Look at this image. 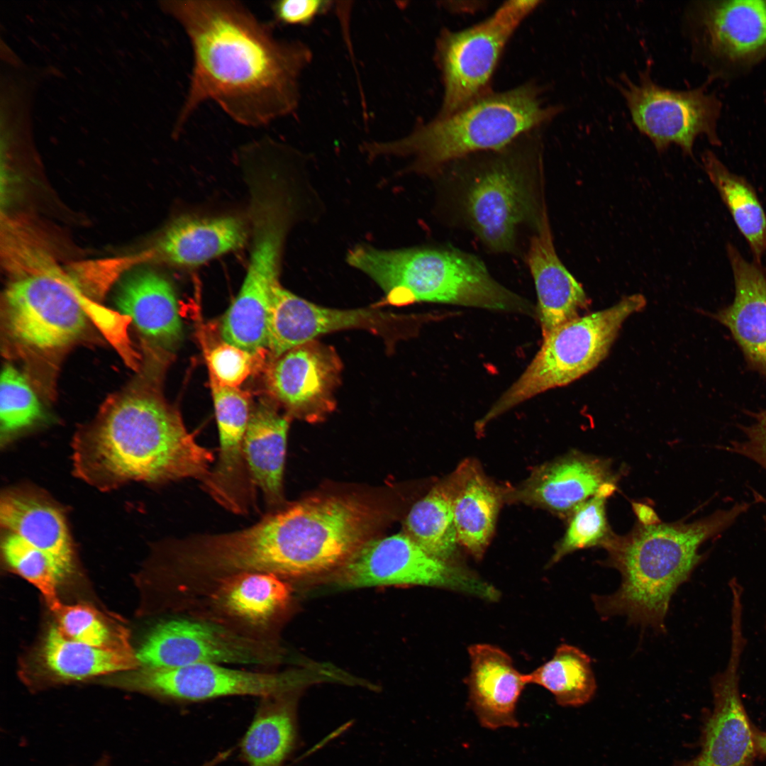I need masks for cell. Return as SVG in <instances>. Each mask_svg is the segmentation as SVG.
<instances>
[{"label":"cell","instance_id":"6da1fadb","mask_svg":"<svg viewBox=\"0 0 766 766\" xmlns=\"http://www.w3.org/2000/svg\"><path fill=\"white\" fill-rule=\"evenodd\" d=\"M160 6L184 30L192 52L176 136L208 101L250 128L295 112L301 76L313 58L305 43L279 38L271 21L262 22L239 1L170 0Z\"/></svg>","mask_w":766,"mask_h":766},{"label":"cell","instance_id":"7402d4cb","mask_svg":"<svg viewBox=\"0 0 766 766\" xmlns=\"http://www.w3.org/2000/svg\"><path fill=\"white\" fill-rule=\"evenodd\" d=\"M527 262L537 293V317L543 338L558 326L579 316V312L589 304L582 284L556 252L544 209L530 242Z\"/></svg>","mask_w":766,"mask_h":766},{"label":"cell","instance_id":"ab89813d","mask_svg":"<svg viewBox=\"0 0 766 766\" xmlns=\"http://www.w3.org/2000/svg\"><path fill=\"white\" fill-rule=\"evenodd\" d=\"M333 1L328 0H279L270 3V9L275 26H308L318 17L333 8Z\"/></svg>","mask_w":766,"mask_h":766},{"label":"cell","instance_id":"d4e9b609","mask_svg":"<svg viewBox=\"0 0 766 766\" xmlns=\"http://www.w3.org/2000/svg\"><path fill=\"white\" fill-rule=\"evenodd\" d=\"M116 304L149 339L168 347L180 340L182 323L177 296L162 275L148 270L131 274L120 284Z\"/></svg>","mask_w":766,"mask_h":766},{"label":"cell","instance_id":"ac0fdd59","mask_svg":"<svg viewBox=\"0 0 766 766\" xmlns=\"http://www.w3.org/2000/svg\"><path fill=\"white\" fill-rule=\"evenodd\" d=\"M342 370L335 348L315 340L274 358L267 374V386L289 417L316 423L335 408V392Z\"/></svg>","mask_w":766,"mask_h":766},{"label":"cell","instance_id":"f546056e","mask_svg":"<svg viewBox=\"0 0 766 766\" xmlns=\"http://www.w3.org/2000/svg\"><path fill=\"white\" fill-rule=\"evenodd\" d=\"M453 516L458 543L480 559L495 526L502 495L472 462L455 471Z\"/></svg>","mask_w":766,"mask_h":766},{"label":"cell","instance_id":"4dcf8cb0","mask_svg":"<svg viewBox=\"0 0 766 766\" xmlns=\"http://www.w3.org/2000/svg\"><path fill=\"white\" fill-rule=\"evenodd\" d=\"M45 666L55 676L67 680L126 670L140 665L128 646L100 648L78 642L65 636L57 626L48 631L43 646Z\"/></svg>","mask_w":766,"mask_h":766},{"label":"cell","instance_id":"d6a6232c","mask_svg":"<svg viewBox=\"0 0 766 766\" xmlns=\"http://www.w3.org/2000/svg\"><path fill=\"white\" fill-rule=\"evenodd\" d=\"M704 169L747 240L755 262L766 251V213L753 187L731 172L711 150L701 155Z\"/></svg>","mask_w":766,"mask_h":766},{"label":"cell","instance_id":"9a60e30c","mask_svg":"<svg viewBox=\"0 0 766 766\" xmlns=\"http://www.w3.org/2000/svg\"><path fill=\"white\" fill-rule=\"evenodd\" d=\"M301 684L296 672L250 671L206 663L143 668L126 680L131 689L178 704L232 696L263 698L296 692Z\"/></svg>","mask_w":766,"mask_h":766},{"label":"cell","instance_id":"603a6c76","mask_svg":"<svg viewBox=\"0 0 766 766\" xmlns=\"http://www.w3.org/2000/svg\"><path fill=\"white\" fill-rule=\"evenodd\" d=\"M727 254L735 282L731 304L713 317L731 332L750 367L766 378V271L731 244Z\"/></svg>","mask_w":766,"mask_h":766},{"label":"cell","instance_id":"7bdbcfd3","mask_svg":"<svg viewBox=\"0 0 766 766\" xmlns=\"http://www.w3.org/2000/svg\"><path fill=\"white\" fill-rule=\"evenodd\" d=\"M753 738L757 755L766 756V731H762L755 726Z\"/></svg>","mask_w":766,"mask_h":766},{"label":"cell","instance_id":"5b68a950","mask_svg":"<svg viewBox=\"0 0 766 766\" xmlns=\"http://www.w3.org/2000/svg\"><path fill=\"white\" fill-rule=\"evenodd\" d=\"M347 261L371 278L394 306L433 302L537 317L529 300L496 282L478 257L459 250L360 245L349 251Z\"/></svg>","mask_w":766,"mask_h":766},{"label":"cell","instance_id":"1f68e13d","mask_svg":"<svg viewBox=\"0 0 766 766\" xmlns=\"http://www.w3.org/2000/svg\"><path fill=\"white\" fill-rule=\"evenodd\" d=\"M455 472L437 484L411 509L404 533L431 555L448 562L458 543L453 516Z\"/></svg>","mask_w":766,"mask_h":766},{"label":"cell","instance_id":"74e56055","mask_svg":"<svg viewBox=\"0 0 766 766\" xmlns=\"http://www.w3.org/2000/svg\"><path fill=\"white\" fill-rule=\"evenodd\" d=\"M62 633L74 640L100 648L128 646L106 618L86 604L64 605L55 613Z\"/></svg>","mask_w":766,"mask_h":766},{"label":"cell","instance_id":"d6986e66","mask_svg":"<svg viewBox=\"0 0 766 766\" xmlns=\"http://www.w3.org/2000/svg\"><path fill=\"white\" fill-rule=\"evenodd\" d=\"M396 322L394 313L373 308L338 309L318 306L278 284L274 289L267 328V344L276 358L318 336L348 329H366L387 335Z\"/></svg>","mask_w":766,"mask_h":766},{"label":"cell","instance_id":"8fae6325","mask_svg":"<svg viewBox=\"0 0 766 766\" xmlns=\"http://www.w3.org/2000/svg\"><path fill=\"white\" fill-rule=\"evenodd\" d=\"M538 1H509L484 21L460 31L443 33L436 58L444 94L438 116H445L486 94L500 55Z\"/></svg>","mask_w":766,"mask_h":766},{"label":"cell","instance_id":"7a4b0ae2","mask_svg":"<svg viewBox=\"0 0 766 766\" xmlns=\"http://www.w3.org/2000/svg\"><path fill=\"white\" fill-rule=\"evenodd\" d=\"M73 450L77 475L101 490L131 481L201 482L214 461L213 452L195 440L177 413L136 391L106 403L76 435Z\"/></svg>","mask_w":766,"mask_h":766},{"label":"cell","instance_id":"f35d334b","mask_svg":"<svg viewBox=\"0 0 766 766\" xmlns=\"http://www.w3.org/2000/svg\"><path fill=\"white\" fill-rule=\"evenodd\" d=\"M254 355L223 341L207 356L211 380L222 387H236L250 375Z\"/></svg>","mask_w":766,"mask_h":766},{"label":"cell","instance_id":"52a82bcc","mask_svg":"<svg viewBox=\"0 0 766 766\" xmlns=\"http://www.w3.org/2000/svg\"><path fill=\"white\" fill-rule=\"evenodd\" d=\"M646 305L640 294L626 296L613 306L578 316L543 338L520 377L477 421L480 429L509 410L549 389L587 374L608 354L624 321Z\"/></svg>","mask_w":766,"mask_h":766},{"label":"cell","instance_id":"83f0119b","mask_svg":"<svg viewBox=\"0 0 766 766\" xmlns=\"http://www.w3.org/2000/svg\"><path fill=\"white\" fill-rule=\"evenodd\" d=\"M289 417L269 406L251 411L244 436L243 455L250 479L266 504L283 501V476Z\"/></svg>","mask_w":766,"mask_h":766},{"label":"cell","instance_id":"cb8c5ba5","mask_svg":"<svg viewBox=\"0 0 766 766\" xmlns=\"http://www.w3.org/2000/svg\"><path fill=\"white\" fill-rule=\"evenodd\" d=\"M468 653L469 700L479 723L490 729L518 727L516 709L528 684L526 675L520 673L511 657L496 646L474 644L469 647Z\"/></svg>","mask_w":766,"mask_h":766},{"label":"cell","instance_id":"ba28073f","mask_svg":"<svg viewBox=\"0 0 766 766\" xmlns=\"http://www.w3.org/2000/svg\"><path fill=\"white\" fill-rule=\"evenodd\" d=\"M43 256L17 269L3 314L6 336L17 349L51 356L79 340L88 319L80 289Z\"/></svg>","mask_w":766,"mask_h":766},{"label":"cell","instance_id":"4fadbf2b","mask_svg":"<svg viewBox=\"0 0 766 766\" xmlns=\"http://www.w3.org/2000/svg\"><path fill=\"white\" fill-rule=\"evenodd\" d=\"M347 584L356 587L423 585L494 600L492 585L426 552L405 533L367 540L344 563Z\"/></svg>","mask_w":766,"mask_h":766},{"label":"cell","instance_id":"b9f144b4","mask_svg":"<svg viewBox=\"0 0 766 766\" xmlns=\"http://www.w3.org/2000/svg\"><path fill=\"white\" fill-rule=\"evenodd\" d=\"M633 506L640 523L650 525L660 522L655 511L648 506L635 503Z\"/></svg>","mask_w":766,"mask_h":766},{"label":"cell","instance_id":"484cf974","mask_svg":"<svg viewBox=\"0 0 766 766\" xmlns=\"http://www.w3.org/2000/svg\"><path fill=\"white\" fill-rule=\"evenodd\" d=\"M1 526L52 557L67 574L73 567V550L62 511L39 494L11 492L0 503Z\"/></svg>","mask_w":766,"mask_h":766},{"label":"cell","instance_id":"3957f363","mask_svg":"<svg viewBox=\"0 0 766 766\" xmlns=\"http://www.w3.org/2000/svg\"><path fill=\"white\" fill-rule=\"evenodd\" d=\"M750 505L737 502L692 523H638L629 533L616 535L605 548V562L621 573V582L614 593L593 596L598 614L623 616L631 623L663 632L672 595L704 559L701 545L731 526Z\"/></svg>","mask_w":766,"mask_h":766},{"label":"cell","instance_id":"bcb514c9","mask_svg":"<svg viewBox=\"0 0 766 766\" xmlns=\"http://www.w3.org/2000/svg\"><path fill=\"white\" fill-rule=\"evenodd\" d=\"M201 766H212V764L210 762H206L205 764H204L203 765H201Z\"/></svg>","mask_w":766,"mask_h":766},{"label":"cell","instance_id":"5bb4252c","mask_svg":"<svg viewBox=\"0 0 766 766\" xmlns=\"http://www.w3.org/2000/svg\"><path fill=\"white\" fill-rule=\"evenodd\" d=\"M475 176L462 196L467 223L489 249L511 252L518 228L536 213L528 171L521 159L504 155Z\"/></svg>","mask_w":766,"mask_h":766},{"label":"cell","instance_id":"f1b7e54d","mask_svg":"<svg viewBox=\"0 0 766 766\" xmlns=\"http://www.w3.org/2000/svg\"><path fill=\"white\" fill-rule=\"evenodd\" d=\"M294 694L260 698L240 742V757L247 766H284L299 748Z\"/></svg>","mask_w":766,"mask_h":766},{"label":"cell","instance_id":"60d3db41","mask_svg":"<svg viewBox=\"0 0 766 766\" xmlns=\"http://www.w3.org/2000/svg\"><path fill=\"white\" fill-rule=\"evenodd\" d=\"M748 414L753 421L750 425L739 426L743 440L730 441L719 449L748 458L766 470V409Z\"/></svg>","mask_w":766,"mask_h":766},{"label":"cell","instance_id":"4316f807","mask_svg":"<svg viewBox=\"0 0 766 766\" xmlns=\"http://www.w3.org/2000/svg\"><path fill=\"white\" fill-rule=\"evenodd\" d=\"M246 238V226L238 217H186L170 225L155 251L169 263L191 267L240 248Z\"/></svg>","mask_w":766,"mask_h":766},{"label":"cell","instance_id":"7c38bea8","mask_svg":"<svg viewBox=\"0 0 766 766\" xmlns=\"http://www.w3.org/2000/svg\"><path fill=\"white\" fill-rule=\"evenodd\" d=\"M135 655L140 666L147 669L201 663L267 667L282 658L276 642L247 638L212 621L184 615L167 616L155 625Z\"/></svg>","mask_w":766,"mask_h":766},{"label":"cell","instance_id":"e0dca14e","mask_svg":"<svg viewBox=\"0 0 766 766\" xmlns=\"http://www.w3.org/2000/svg\"><path fill=\"white\" fill-rule=\"evenodd\" d=\"M731 648L725 669L711 682L713 708L706 718L701 750L673 766H755L757 753L751 723L740 692V666L746 640L743 618H731Z\"/></svg>","mask_w":766,"mask_h":766},{"label":"cell","instance_id":"44dd1931","mask_svg":"<svg viewBox=\"0 0 766 766\" xmlns=\"http://www.w3.org/2000/svg\"><path fill=\"white\" fill-rule=\"evenodd\" d=\"M617 478L610 460L572 453L535 472L513 499L570 516L603 485L616 482Z\"/></svg>","mask_w":766,"mask_h":766},{"label":"cell","instance_id":"8d00e7d4","mask_svg":"<svg viewBox=\"0 0 766 766\" xmlns=\"http://www.w3.org/2000/svg\"><path fill=\"white\" fill-rule=\"evenodd\" d=\"M42 416L40 403L25 377L11 365L1 376V437L5 441L32 426Z\"/></svg>","mask_w":766,"mask_h":766},{"label":"cell","instance_id":"ffe728a7","mask_svg":"<svg viewBox=\"0 0 766 766\" xmlns=\"http://www.w3.org/2000/svg\"><path fill=\"white\" fill-rule=\"evenodd\" d=\"M220 448L216 465L201 487L218 504L236 514L255 506V488L244 458L243 440L250 416L248 395L211 380Z\"/></svg>","mask_w":766,"mask_h":766},{"label":"cell","instance_id":"277c9868","mask_svg":"<svg viewBox=\"0 0 766 766\" xmlns=\"http://www.w3.org/2000/svg\"><path fill=\"white\" fill-rule=\"evenodd\" d=\"M374 520L370 508L356 499L310 498L233 531L230 545L246 570L288 582L344 564L367 540Z\"/></svg>","mask_w":766,"mask_h":766},{"label":"cell","instance_id":"d590c367","mask_svg":"<svg viewBox=\"0 0 766 766\" xmlns=\"http://www.w3.org/2000/svg\"><path fill=\"white\" fill-rule=\"evenodd\" d=\"M616 489V482L605 484L594 496L574 511L567 531L556 546L551 563L578 550L596 546L605 548L611 542L616 535L607 521L606 502Z\"/></svg>","mask_w":766,"mask_h":766},{"label":"cell","instance_id":"9c48e42d","mask_svg":"<svg viewBox=\"0 0 766 766\" xmlns=\"http://www.w3.org/2000/svg\"><path fill=\"white\" fill-rule=\"evenodd\" d=\"M684 23L708 83L741 78L766 60V0L692 1Z\"/></svg>","mask_w":766,"mask_h":766},{"label":"cell","instance_id":"30bf717a","mask_svg":"<svg viewBox=\"0 0 766 766\" xmlns=\"http://www.w3.org/2000/svg\"><path fill=\"white\" fill-rule=\"evenodd\" d=\"M708 84L689 89L666 88L654 82L650 67L635 82L625 74L615 82L635 126L658 152L674 144L690 156L699 136L712 145H721L718 123L723 104L714 92L707 91Z\"/></svg>","mask_w":766,"mask_h":766},{"label":"cell","instance_id":"836d02e7","mask_svg":"<svg viewBox=\"0 0 766 766\" xmlns=\"http://www.w3.org/2000/svg\"><path fill=\"white\" fill-rule=\"evenodd\" d=\"M528 684L543 687L562 706L577 707L588 703L596 689L591 657L581 649L560 645L550 660L526 675Z\"/></svg>","mask_w":766,"mask_h":766},{"label":"cell","instance_id":"2e32d148","mask_svg":"<svg viewBox=\"0 0 766 766\" xmlns=\"http://www.w3.org/2000/svg\"><path fill=\"white\" fill-rule=\"evenodd\" d=\"M290 583L269 574L227 577L177 615L212 621L252 639L276 642V628L292 601Z\"/></svg>","mask_w":766,"mask_h":766},{"label":"cell","instance_id":"ee69618b","mask_svg":"<svg viewBox=\"0 0 766 766\" xmlns=\"http://www.w3.org/2000/svg\"><path fill=\"white\" fill-rule=\"evenodd\" d=\"M751 490L754 500L757 503H762L766 505V497L753 489H751ZM763 520L765 523V528L766 530V516H763Z\"/></svg>","mask_w":766,"mask_h":766},{"label":"cell","instance_id":"f6af8a7d","mask_svg":"<svg viewBox=\"0 0 766 766\" xmlns=\"http://www.w3.org/2000/svg\"><path fill=\"white\" fill-rule=\"evenodd\" d=\"M93 766H109V760L108 758H102Z\"/></svg>","mask_w":766,"mask_h":766},{"label":"cell","instance_id":"8992f818","mask_svg":"<svg viewBox=\"0 0 766 766\" xmlns=\"http://www.w3.org/2000/svg\"><path fill=\"white\" fill-rule=\"evenodd\" d=\"M545 107L533 85L486 94L457 111L437 116L395 140L365 143L370 158L410 157L409 170L433 173L480 150H500L552 119L560 111Z\"/></svg>","mask_w":766,"mask_h":766},{"label":"cell","instance_id":"e575fe53","mask_svg":"<svg viewBox=\"0 0 766 766\" xmlns=\"http://www.w3.org/2000/svg\"><path fill=\"white\" fill-rule=\"evenodd\" d=\"M1 550L6 563L41 592L55 614L63 604L58 598L57 584L67 574L60 564L48 553L7 531L2 538Z\"/></svg>","mask_w":766,"mask_h":766}]
</instances>
